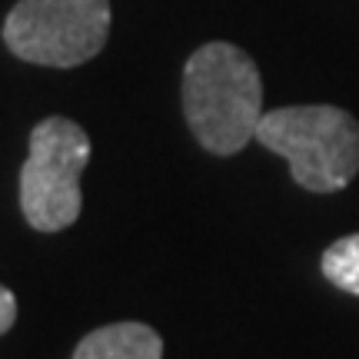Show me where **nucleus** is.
Listing matches in <instances>:
<instances>
[{"mask_svg":"<svg viewBox=\"0 0 359 359\" xmlns=\"http://www.w3.org/2000/svg\"><path fill=\"white\" fill-rule=\"evenodd\" d=\"M183 114L206 154H240L263 116V80L253 57L226 40L193 50L183 67Z\"/></svg>","mask_w":359,"mask_h":359,"instance_id":"f257e3e1","label":"nucleus"},{"mask_svg":"<svg viewBox=\"0 0 359 359\" xmlns=\"http://www.w3.org/2000/svg\"><path fill=\"white\" fill-rule=\"evenodd\" d=\"M257 140L286 156L293 180L309 193H336L359 173V123L343 107L309 103L259 116Z\"/></svg>","mask_w":359,"mask_h":359,"instance_id":"f03ea898","label":"nucleus"},{"mask_svg":"<svg viewBox=\"0 0 359 359\" xmlns=\"http://www.w3.org/2000/svg\"><path fill=\"white\" fill-rule=\"evenodd\" d=\"M90 163L87 130L67 120L47 116L30 130V154L20 170V210L40 233L67 230L83 210L80 177Z\"/></svg>","mask_w":359,"mask_h":359,"instance_id":"7ed1b4c3","label":"nucleus"},{"mask_svg":"<svg viewBox=\"0 0 359 359\" xmlns=\"http://www.w3.org/2000/svg\"><path fill=\"white\" fill-rule=\"evenodd\" d=\"M110 37V0H17L4 20V43L37 67H80Z\"/></svg>","mask_w":359,"mask_h":359,"instance_id":"20e7f679","label":"nucleus"},{"mask_svg":"<svg viewBox=\"0 0 359 359\" xmlns=\"http://www.w3.org/2000/svg\"><path fill=\"white\" fill-rule=\"evenodd\" d=\"M74 359H163V339L147 323H110L83 336Z\"/></svg>","mask_w":359,"mask_h":359,"instance_id":"39448f33","label":"nucleus"},{"mask_svg":"<svg viewBox=\"0 0 359 359\" xmlns=\"http://www.w3.org/2000/svg\"><path fill=\"white\" fill-rule=\"evenodd\" d=\"M320 266L323 276L333 283L336 290H346V293L359 296V233L343 236V240L326 246Z\"/></svg>","mask_w":359,"mask_h":359,"instance_id":"423d86ee","label":"nucleus"},{"mask_svg":"<svg viewBox=\"0 0 359 359\" xmlns=\"http://www.w3.org/2000/svg\"><path fill=\"white\" fill-rule=\"evenodd\" d=\"M13 323H17V296L0 283V336L7 333Z\"/></svg>","mask_w":359,"mask_h":359,"instance_id":"0eeeda50","label":"nucleus"}]
</instances>
